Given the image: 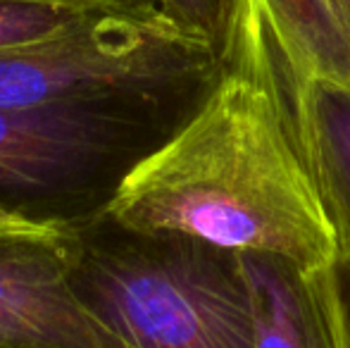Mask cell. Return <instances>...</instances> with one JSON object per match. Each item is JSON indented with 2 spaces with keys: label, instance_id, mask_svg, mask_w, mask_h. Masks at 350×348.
<instances>
[{
  "label": "cell",
  "instance_id": "1",
  "mask_svg": "<svg viewBox=\"0 0 350 348\" xmlns=\"http://www.w3.org/2000/svg\"><path fill=\"white\" fill-rule=\"evenodd\" d=\"M303 84L260 5L243 0L212 91L124 176L103 215L234 256L332 267L341 248L305 146Z\"/></svg>",
  "mask_w": 350,
  "mask_h": 348
},
{
  "label": "cell",
  "instance_id": "2",
  "mask_svg": "<svg viewBox=\"0 0 350 348\" xmlns=\"http://www.w3.org/2000/svg\"><path fill=\"white\" fill-rule=\"evenodd\" d=\"M74 293L96 348H255L241 260L105 215L83 222Z\"/></svg>",
  "mask_w": 350,
  "mask_h": 348
},
{
  "label": "cell",
  "instance_id": "3",
  "mask_svg": "<svg viewBox=\"0 0 350 348\" xmlns=\"http://www.w3.org/2000/svg\"><path fill=\"white\" fill-rule=\"evenodd\" d=\"M203 101L96 96L0 105V208L36 219L91 222L124 176Z\"/></svg>",
  "mask_w": 350,
  "mask_h": 348
},
{
  "label": "cell",
  "instance_id": "4",
  "mask_svg": "<svg viewBox=\"0 0 350 348\" xmlns=\"http://www.w3.org/2000/svg\"><path fill=\"white\" fill-rule=\"evenodd\" d=\"M221 60L152 0L100 5L60 31L0 51V105L96 96H208Z\"/></svg>",
  "mask_w": 350,
  "mask_h": 348
},
{
  "label": "cell",
  "instance_id": "5",
  "mask_svg": "<svg viewBox=\"0 0 350 348\" xmlns=\"http://www.w3.org/2000/svg\"><path fill=\"white\" fill-rule=\"evenodd\" d=\"M81 246L83 222L0 208V344L96 348L74 293Z\"/></svg>",
  "mask_w": 350,
  "mask_h": 348
},
{
  "label": "cell",
  "instance_id": "6",
  "mask_svg": "<svg viewBox=\"0 0 350 348\" xmlns=\"http://www.w3.org/2000/svg\"><path fill=\"white\" fill-rule=\"evenodd\" d=\"M255 320V348H348L332 267L239 256Z\"/></svg>",
  "mask_w": 350,
  "mask_h": 348
},
{
  "label": "cell",
  "instance_id": "7",
  "mask_svg": "<svg viewBox=\"0 0 350 348\" xmlns=\"http://www.w3.org/2000/svg\"><path fill=\"white\" fill-rule=\"evenodd\" d=\"M300 117L310 163L338 234V258L350 263V88L305 81Z\"/></svg>",
  "mask_w": 350,
  "mask_h": 348
},
{
  "label": "cell",
  "instance_id": "8",
  "mask_svg": "<svg viewBox=\"0 0 350 348\" xmlns=\"http://www.w3.org/2000/svg\"><path fill=\"white\" fill-rule=\"evenodd\" d=\"M303 81L350 88V31L336 0H255Z\"/></svg>",
  "mask_w": 350,
  "mask_h": 348
},
{
  "label": "cell",
  "instance_id": "9",
  "mask_svg": "<svg viewBox=\"0 0 350 348\" xmlns=\"http://www.w3.org/2000/svg\"><path fill=\"white\" fill-rule=\"evenodd\" d=\"M152 3L184 34L208 43L224 62L239 29L243 0H152Z\"/></svg>",
  "mask_w": 350,
  "mask_h": 348
},
{
  "label": "cell",
  "instance_id": "10",
  "mask_svg": "<svg viewBox=\"0 0 350 348\" xmlns=\"http://www.w3.org/2000/svg\"><path fill=\"white\" fill-rule=\"evenodd\" d=\"M93 8L48 3V0H0V51L51 36L70 27Z\"/></svg>",
  "mask_w": 350,
  "mask_h": 348
},
{
  "label": "cell",
  "instance_id": "11",
  "mask_svg": "<svg viewBox=\"0 0 350 348\" xmlns=\"http://www.w3.org/2000/svg\"><path fill=\"white\" fill-rule=\"evenodd\" d=\"M334 277H336V293H338V306H341L346 344L350 348V263L346 258H338L336 265H334Z\"/></svg>",
  "mask_w": 350,
  "mask_h": 348
},
{
  "label": "cell",
  "instance_id": "12",
  "mask_svg": "<svg viewBox=\"0 0 350 348\" xmlns=\"http://www.w3.org/2000/svg\"><path fill=\"white\" fill-rule=\"evenodd\" d=\"M48 3H65V5H86V8H93V5H120V3H131V0H48Z\"/></svg>",
  "mask_w": 350,
  "mask_h": 348
},
{
  "label": "cell",
  "instance_id": "13",
  "mask_svg": "<svg viewBox=\"0 0 350 348\" xmlns=\"http://www.w3.org/2000/svg\"><path fill=\"white\" fill-rule=\"evenodd\" d=\"M0 348H22V346H5V344H0Z\"/></svg>",
  "mask_w": 350,
  "mask_h": 348
}]
</instances>
